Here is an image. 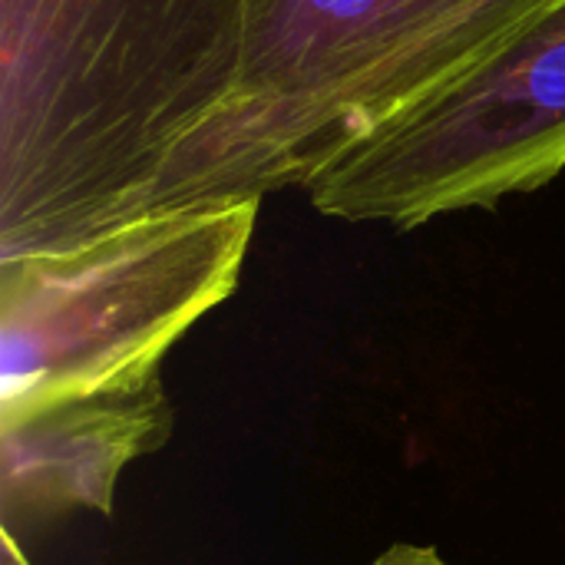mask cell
<instances>
[{"mask_svg":"<svg viewBox=\"0 0 565 565\" xmlns=\"http://www.w3.org/2000/svg\"><path fill=\"white\" fill-rule=\"evenodd\" d=\"M553 0H245L225 106L149 209L305 189L377 126L497 53Z\"/></svg>","mask_w":565,"mask_h":565,"instance_id":"obj_2","label":"cell"},{"mask_svg":"<svg viewBox=\"0 0 565 565\" xmlns=\"http://www.w3.org/2000/svg\"><path fill=\"white\" fill-rule=\"evenodd\" d=\"M262 199L156 209L0 258V417L162 371L242 281Z\"/></svg>","mask_w":565,"mask_h":565,"instance_id":"obj_3","label":"cell"},{"mask_svg":"<svg viewBox=\"0 0 565 565\" xmlns=\"http://www.w3.org/2000/svg\"><path fill=\"white\" fill-rule=\"evenodd\" d=\"M565 172V0H553L497 53L437 86L308 185L318 215L420 228L490 212Z\"/></svg>","mask_w":565,"mask_h":565,"instance_id":"obj_4","label":"cell"},{"mask_svg":"<svg viewBox=\"0 0 565 565\" xmlns=\"http://www.w3.org/2000/svg\"><path fill=\"white\" fill-rule=\"evenodd\" d=\"M242 36L245 0H0V258L142 215Z\"/></svg>","mask_w":565,"mask_h":565,"instance_id":"obj_1","label":"cell"},{"mask_svg":"<svg viewBox=\"0 0 565 565\" xmlns=\"http://www.w3.org/2000/svg\"><path fill=\"white\" fill-rule=\"evenodd\" d=\"M0 543H3L0 565H30V559H26V550H23L20 543H13V540H7V536H0Z\"/></svg>","mask_w":565,"mask_h":565,"instance_id":"obj_7","label":"cell"},{"mask_svg":"<svg viewBox=\"0 0 565 565\" xmlns=\"http://www.w3.org/2000/svg\"><path fill=\"white\" fill-rule=\"evenodd\" d=\"M371 565H447L440 559L437 550L430 546H411V543H401L394 550H387L381 559H374Z\"/></svg>","mask_w":565,"mask_h":565,"instance_id":"obj_6","label":"cell"},{"mask_svg":"<svg viewBox=\"0 0 565 565\" xmlns=\"http://www.w3.org/2000/svg\"><path fill=\"white\" fill-rule=\"evenodd\" d=\"M172 427L162 371L0 417V536L26 550L73 513L113 516L122 470L162 450Z\"/></svg>","mask_w":565,"mask_h":565,"instance_id":"obj_5","label":"cell"}]
</instances>
